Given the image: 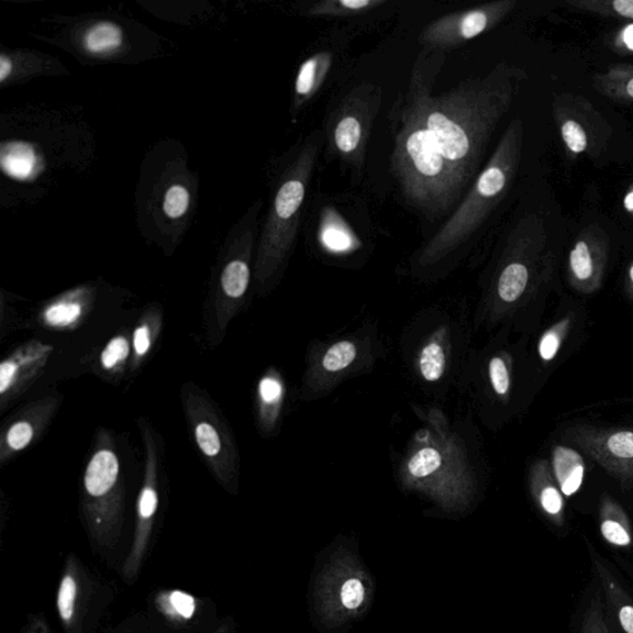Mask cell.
I'll return each instance as SVG.
<instances>
[{"label":"cell","mask_w":633,"mask_h":633,"mask_svg":"<svg viewBox=\"0 0 633 633\" xmlns=\"http://www.w3.org/2000/svg\"><path fill=\"white\" fill-rule=\"evenodd\" d=\"M54 348L52 345L32 342L19 348L0 364V396L3 402L7 396L18 392L44 369Z\"/></svg>","instance_id":"cell-11"},{"label":"cell","mask_w":633,"mask_h":633,"mask_svg":"<svg viewBox=\"0 0 633 633\" xmlns=\"http://www.w3.org/2000/svg\"><path fill=\"white\" fill-rule=\"evenodd\" d=\"M307 158L297 164L277 190L269 215L264 225L256 273L260 279L269 276L282 259L293 234L295 222L304 200Z\"/></svg>","instance_id":"cell-5"},{"label":"cell","mask_w":633,"mask_h":633,"mask_svg":"<svg viewBox=\"0 0 633 633\" xmlns=\"http://www.w3.org/2000/svg\"><path fill=\"white\" fill-rule=\"evenodd\" d=\"M35 429L32 422L16 421L8 429L4 437L5 448L12 452H22L32 444Z\"/></svg>","instance_id":"cell-27"},{"label":"cell","mask_w":633,"mask_h":633,"mask_svg":"<svg viewBox=\"0 0 633 633\" xmlns=\"http://www.w3.org/2000/svg\"><path fill=\"white\" fill-rule=\"evenodd\" d=\"M623 208L633 215V186L630 188L625 197H623Z\"/></svg>","instance_id":"cell-43"},{"label":"cell","mask_w":633,"mask_h":633,"mask_svg":"<svg viewBox=\"0 0 633 633\" xmlns=\"http://www.w3.org/2000/svg\"><path fill=\"white\" fill-rule=\"evenodd\" d=\"M596 91L610 101L633 107V65H613L592 79Z\"/></svg>","instance_id":"cell-15"},{"label":"cell","mask_w":633,"mask_h":633,"mask_svg":"<svg viewBox=\"0 0 633 633\" xmlns=\"http://www.w3.org/2000/svg\"><path fill=\"white\" fill-rule=\"evenodd\" d=\"M129 354H131V345L124 336H115L111 342L106 345L101 355V363L106 370H114L119 365L123 364Z\"/></svg>","instance_id":"cell-29"},{"label":"cell","mask_w":633,"mask_h":633,"mask_svg":"<svg viewBox=\"0 0 633 633\" xmlns=\"http://www.w3.org/2000/svg\"><path fill=\"white\" fill-rule=\"evenodd\" d=\"M67 74V68L57 58L32 49H4L0 55V85L3 87L37 76Z\"/></svg>","instance_id":"cell-12"},{"label":"cell","mask_w":633,"mask_h":633,"mask_svg":"<svg viewBox=\"0 0 633 633\" xmlns=\"http://www.w3.org/2000/svg\"><path fill=\"white\" fill-rule=\"evenodd\" d=\"M629 280L630 282L633 285V263L631 264V266L629 267Z\"/></svg>","instance_id":"cell-44"},{"label":"cell","mask_w":633,"mask_h":633,"mask_svg":"<svg viewBox=\"0 0 633 633\" xmlns=\"http://www.w3.org/2000/svg\"><path fill=\"white\" fill-rule=\"evenodd\" d=\"M146 444V471L141 495L136 504V521L131 547L126 552V557L119 568L122 579L127 586H132L145 566V562L151 554L153 534L158 509L156 454L152 438L145 433Z\"/></svg>","instance_id":"cell-7"},{"label":"cell","mask_w":633,"mask_h":633,"mask_svg":"<svg viewBox=\"0 0 633 633\" xmlns=\"http://www.w3.org/2000/svg\"><path fill=\"white\" fill-rule=\"evenodd\" d=\"M134 351L137 358H143L152 348V330L147 324L137 326L134 332Z\"/></svg>","instance_id":"cell-37"},{"label":"cell","mask_w":633,"mask_h":633,"mask_svg":"<svg viewBox=\"0 0 633 633\" xmlns=\"http://www.w3.org/2000/svg\"><path fill=\"white\" fill-rule=\"evenodd\" d=\"M553 116L564 146L571 157L601 155L611 137V126L586 97L571 93L557 96Z\"/></svg>","instance_id":"cell-6"},{"label":"cell","mask_w":633,"mask_h":633,"mask_svg":"<svg viewBox=\"0 0 633 633\" xmlns=\"http://www.w3.org/2000/svg\"><path fill=\"white\" fill-rule=\"evenodd\" d=\"M620 620L623 629H625L628 633H633V608H623L620 612Z\"/></svg>","instance_id":"cell-41"},{"label":"cell","mask_w":633,"mask_h":633,"mask_svg":"<svg viewBox=\"0 0 633 633\" xmlns=\"http://www.w3.org/2000/svg\"><path fill=\"white\" fill-rule=\"evenodd\" d=\"M356 354L358 352L352 342H338L325 353L323 368L330 373L344 370L355 360Z\"/></svg>","instance_id":"cell-26"},{"label":"cell","mask_w":633,"mask_h":633,"mask_svg":"<svg viewBox=\"0 0 633 633\" xmlns=\"http://www.w3.org/2000/svg\"><path fill=\"white\" fill-rule=\"evenodd\" d=\"M18 633H54L43 615H30L24 628Z\"/></svg>","instance_id":"cell-39"},{"label":"cell","mask_w":633,"mask_h":633,"mask_svg":"<svg viewBox=\"0 0 633 633\" xmlns=\"http://www.w3.org/2000/svg\"><path fill=\"white\" fill-rule=\"evenodd\" d=\"M541 502L543 509L551 514H557L563 507L560 493L553 487H548L542 491Z\"/></svg>","instance_id":"cell-38"},{"label":"cell","mask_w":633,"mask_h":633,"mask_svg":"<svg viewBox=\"0 0 633 633\" xmlns=\"http://www.w3.org/2000/svg\"><path fill=\"white\" fill-rule=\"evenodd\" d=\"M86 299L79 295H68L47 307L44 322L56 330H66L82 319L86 311Z\"/></svg>","instance_id":"cell-19"},{"label":"cell","mask_w":633,"mask_h":633,"mask_svg":"<svg viewBox=\"0 0 633 633\" xmlns=\"http://www.w3.org/2000/svg\"><path fill=\"white\" fill-rule=\"evenodd\" d=\"M163 188L162 196L158 198L160 201L158 210L162 216L173 223L185 221L192 210L195 200L188 178H178V176L168 178Z\"/></svg>","instance_id":"cell-16"},{"label":"cell","mask_w":633,"mask_h":633,"mask_svg":"<svg viewBox=\"0 0 633 633\" xmlns=\"http://www.w3.org/2000/svg\"><path fill=\"white\" fill-rule=\"evenodd\" d=\"M442 455L437 449L423 448L410 459L408 469L411 477L424 479L441 468Z\"/></svg>","instance_id":"cell-25"},{"label":"cell","mask_w":633,"mask_h":633,"mask_svg":"<svg viewBox=\"0 0 633 633\" xmlns=\"http://www.w3.org/2000/svg\"><path fill=\"white\" fill-rule=\"evenodd\" d=\"M362 137V125L358 119L345 116L336 125L334 141L342 153L349 154L358 147Z\"/></svg>","instance_id":"cell-24"},{"label":"cell","mask_w":633,"mask_h":633,"mask_svg":"<svg viewBox=\"0 0 633 633\" xmlns=\"http://www.w3.org/2000/svg\"><path fill=\"white\" fill-rule=\"evenodd\" d=\"M531 279V270L528 264L517 260L504 266L499 282L498 295L503 302L518 301L526 291Z\"/></svg>","instance_id":"cell-20"},{"label":"cell","mask_w":633,"mask_h":633,"mask_svg":"<svg viewBox=\"0 0 633 633\" xmlns=\"http://www.w3.org/2000/svg\"><path fill=\"white\" fill-rule=\"evenodd\" d=\"M489 376L495 392L500 396L510 390V374L507 364L501 358H492L489 364Z\"/></svg>","instance_id":"cell-32"},{"label":"cell","mask_w":633,"mask_h":633,"mask_svg":"<svg viewBox=\"0 0 633 633\" xmlns=\"http://www.w3.org/2000/svg\"><path fill=\"white\" fill-rule=\"evenodd\" d=\"M419 362L423 379L431 382L438 381L442 378L445 371V364H447L442 346L435 342L424 346Z\"/></svg>","instance_id":"cell-23"},{"label":"cell","mask_w":633,"mask_h":633,"mask_svg":"<svg viewBox=\"0 0 633 633\" xmlns=\"http://www.w3.org/2000/svg\"><path fill=\"white\" fill-rule=\"evenodd\" d=\"M151 601L154 615L175 633H212L223 619L212 600L180 589L157 590Z\"/></svg>","instance_id":"cell-8"},{"label":"cell","mask_w":633,"mask_h":633,"mask_svg":"<svg viewBox=\"0 0 633 633\" xmlns=\"http://www.w3.org/2000/svg\"><path fill=\"white\" fill-rule=\"evenodd\" d=\"M195 440L207 459H210L216 471H220V478L227 485V471L231 470L233 463V445L227 438L220 422L213 414L196 415L193 421Z\"/></svg>","instance_id":"cell-13"},{"label":"cell","mask_w":633,"mask_h":633,"mask_svg":"<svg viewBox=\"0 0 633 633\" xmlns=\"http://www.w3.org/2000/svg\"><path fill=\"white\" fill-rule=\"evenodd\" d=\"M512 0L491 3L457 15L438 20L424 33L433 44H455L482 34L485 30L500 22L514 7Z\"/></svg>","instance_id":"cell-9"},{"label":"cell","mask_w":633,"mask_h":633,"mask_svg":"<svg viewBox=\"0 0 633 633\" xmlns=\"http://www.w3.org/2000/svg\"><path fill=\"white\" fill-rule=\"evenodd\" d=\"M523 79L522 69L500 65L470 87L418 96L406 108L392 164L412 207L437 216L457 203Z\"/></svg>","instance_id":"cell-1"},{"label":"cell","mask_w":633,"mask_h":633,"mask_svg":"<svg viewBox=\"0 0 633 633\" xmlns=\"http://www.w3.org/2000/svg\"><path fill=\"white\" fill-rule=\"evenodd\" d=\"M609 252V237L601 226L582 230L569 253V271L580 286H593L601 276Z\"/></svg>","instance_id":"cell-10"},{"label":"cell","mask_w":633,"mask_h":633,"mask_svg":"<svg viewBox=\"0 0 633 633\" xmlns=\"http://www.w3.org/2000/svg\"><path fill=\"white\" fill-rule=\"evenodd\" d=\"M612 52L620 55H633V23L622 26L613 34L610 42Z\"/></svg>","instance_id":"cell-33"},{"label":"cell","mask_w":633,"mask_h":633,"mask_svg":"<svg viewBox=\"0 0 633 633\" xmlns=\"http://www.w3.org/2000/svg\"><path fill=\"white\" fill-rule=\"evenodd\" d=\"M104 633H175L168 630L152 611H136Z\"/></svg>","instance_id":"cell-22"},{"label":"cell","mask_w":633,"mask_h":633,"mask_svg":"<svg viewBox=\"0 0 633 633\" xmlns=\"http://www.w3.org/2000/svg\"><path fill=\"white\" fill-rule=\"evenodd\" d=\"M76 38L81 53L93 59L112 58L125 46L124 29L112 20H89Z\"/></svg>","instance_id":"cell-14"},{"label":"cell","mask_w":633,"mask_h":633,"mask_svg":"<svg viewBox=\"0 0 633 633\" xmlns=\"http://www.w3.org/2000/svg\"><path fill=\"white\" fill-rule=\"evenodd\" d=\"M366 599V589L359 578L346 579L341 589V602L344 609L354 611L362 608Z\"/></svg>","instance_id":"cell-30"},{"label":"cell","mask_w":633,"mask_h":633,"mask_svg":"<svg viewBox=\"0 0 633 633\" xmlns=\"http://www.w3.org/2000/svg\"><path fill=\"white\" fill-rule=\"evenodd\" d=\"M379 2H373V0H340L336 2L335 5L338 9L335 10H349V12H358V10H363L373 5H378Z\"/></svg>","instance_id":"cell-40"},{"label":"cell","mask_w":633,"mask_h":633,"mask_svg":"<svg viewBox=\"0 0 633 633\" xmlns=\"http://www.w3.org/2000/svg\"><path fill=\"white\" fill-rule=\"evenodd\" d=\"M560 336L556 331H549L542 336L538 353L544 362L556 358L560 348Z\"/></svg>","instance_id":"cell-35"},{"label":"cell","mask_w":633,"mask_h":633,"mask_svg":"<svg viewBox=\"0 0 633 633\" xmlns=\"http://www.w3.org/2000/svg\"><path fill=\"white\" fill-rule=\"evenodd\" d=\"M320 65L321 59H319V57H313L307 59V62L301 66L296 81L297 96L306 97L312 92L316 81V76H319Z\"/></svg>","instance_id":"cell-31"},{"label":"cell","mask_w":633,"mask_h":633,"mask_svg":"<svg viewBox=\"0 0 633 633\" xmlns=\"http://www.w3.org/2000/svg\"><path fill=\"white\" fill-rule=\"evenodd\" d=\"M116 590L76 553H68L56 591L63 633H98L113 606Z\"/></svg>","instance_id":"cell-4"},{"label":"cell","mask_w":633,"mask_h":633,"mask_svg":"<svg viewBox=\"0 0 633 633\" xmlns=\"http://www.w3.org/2000/svg\"><path fill=\"white\" fill-rule=\"evenodd\" d=\"M284 388L279 380L266 376L259 384V396L267 406L279 403L282 399Z\"/></svg>","instance_id":"cell-34"},{"label":"cell","mask_w":633,"mask_h":633,"mask_svg":"<svg viewBox=\"0 0 633 633\" xmlns=\"http://www.w3.org/2000/svg\"><path fill=\"white\" fill-rule=\"evenodd\" d=\"M553 467L564 495L571 497L580 489L586 468L577 452L557 447L553 453Z\"/></svg>","instance_id":"cell-17"},{"label":"cell","mask_w":633,"mask_h":633,"mask_svg":"<svg viewBox=\"0 0 633 633\" xmlns=\"http://www.w3.org/2000/svg\"><path fill=\"white\" fill-rule=\"evenodd\" d=\"M601 531L603 537L613 544H618V546H626V544L630 543V536L628 532L618 522H603Z\"/></svg>","instance_id":"cell-36"},{"label":"cell","mask_w":633,"mask_h":633,"mask_svg":"<svg viewBox=\"0 0 633 633\" xmlns=\"http://www.w3.org/2000/svg\"><path fill=\"white\" fill-rule=\"evenodd\" d=\"M82 513L93 552L108 567L115 568L122 556L124 488L121 464L112 449H98L87 464Z\"/></svg>","instance_id":"cell-2"},{"label":"cell","mask_w":633,"mask_h":633,"mask_svg":"<svg viewBox=\"0 0 633 633\" xmlns=\"http://www.w3.org/2000/svg\"><path fill=\"white\" fill-rule=\"evenodd\" d=\"M523 124L513 121L502 136L497 152L465 198L430 245V254L448 249L471 234L497 206L518 171L523 144Z\"/></svg>","instance_id":"cell-3"},{"label":"cell","mask_w":633,"mask_h":633,"mask_svg":"<svg viewBox=\"0 0 633 633\" xmlns=\"http://www.w3.org/2000/svg\"><path fill=\"white\" fill-rule=\"evenodd\" d=\"M212 633H236V622L233 617H224Z\"/></svg>","instance_id":"cell-42"},{"label":"cell","mask_w":633,"mask_h":633,"mask_svg":"<svg viewBox=\"0 0 633 633\" xmlns=\"http://www.w3.org/2000/svg\"><path fill=\"white\" fill-rule=\"evenodd\" d=\"M321 240L325 247L335 253L348 252L353 246L351 234L338 223L324 225Z\"/></svg>","instance_id":"cell-28"},{"label":"cell","mask_w":633,"mask_h":633,"mask_svg":"<svg viewBox=\"0 0 633 633\" xmlns=\"http://www.w3.org/2000/svg\"><path fill=\"white\" fill-rule=\"evenodd\" d=\"M567 5L578 12L633 23V0H569Z\"/></svg>","instance_id":"cell-21"},{"label":"cell","mask_w":633,"mask_h":633,"mask_svg":"<svg viewBox=\"0 0 633 633\" xmlns=\"http://www.w3.org/2000/svg\"><path fill=\"white\" fill-rule=\"evenodd\" d=\"M597 455L608 465L615 468L631 467L633 465V432L620 431L610 433L602 441H598ZM602 460V462H603Z\"/></svg>","instance_id":"cell-18"}]
</instances>
